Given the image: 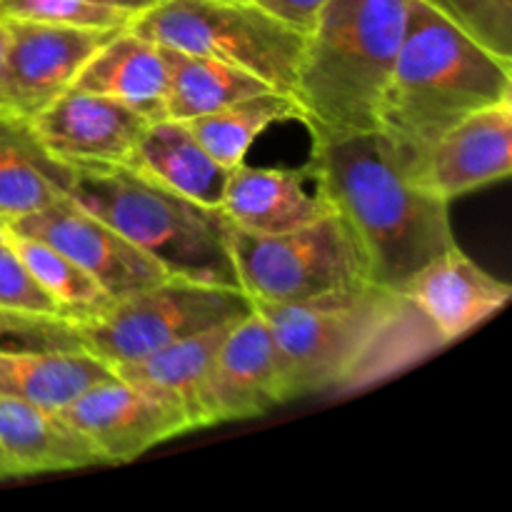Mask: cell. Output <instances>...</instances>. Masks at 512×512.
Masks as SVG:
<instances>
[{
	"label": "cell",
	"mask_w": 512,
	"mask_h": 512,
	"mask_svg": "<svg viewBox=\"0 0 512 512\" xmlns=\"http://www.w3.org/2000/svg\"><path fill=\"white\" fill-rule=\"evenodd\" d=\"M315 188L363 250L368 280L403 293L430 260L455 248L450 203L415 183L378 130L313 140Z\"/></svg>",
	"instance_id": "obj_1"
},
{
	"label": "cell",
	"mask_w": 512,
	"mask_h": 512,
	"mask_svg": "<svg viewBox=\"0 0 512 512\" xmlns=\"http://www.w3.org/2000/svg\"><path fill=\"white\" fill-rule=\"evenodd\" d=\"M512 100V63L420 0H410L378 133L413 178L428 150L468 115Z\"/></svg>",
	"instance_id": "obj_2"
},
{
	"label": "cell",
	"mask_w": 512,
	"mask_h": 512,
	"mask_svg": "<svg viewBox=\"0 0 512 512\" xmlns=\"http://www.w3.org/2000/svg\"><path fill=\"white\" fill-rule=\"evenodd\" d=\"M410 0H330L305 33L290 98L313 140L378 130Z\"/></svg>",
	"instance_id": "obj_3"
},
{
	"label": "cell",
	"mask_w": 512,
	"mask_h": 512,
	"mask_svg": "<svg viewBox=\"0 0 512 512\" xmlns=\"http://www.w3.org/2000/svg\"><path fill=\"white\" fill-rule=\"evenodd\" d=\"M68 198L128 238L173 278L240 290L230 220L128 165H68Z\"/></svg>",
	"instance_id": "obj_4"
},
{
	"label": "cell",
	"mask_w": 512,
	"mask_h": 512,
	"mask_svg": "<svg viewBox=\"0 0 512 512\" xmlns=\"http://www.w3.org/2000/svg\"><path fill=\"white\" fill-rule=\"evenodd\" d=\"M253 308L278 345L288 403L348 388L368 375L373 355L388 353L395 335L418 315L403 295L373 283L303 303H253Z\"/></svg>",
	"instance_id": "obj_5"
},
{
	"label": "cell",
	"mask_w": 512,
	"mask_h": 512,
	"mask_svg": "<svg viewBox=\"0 0 512 512\" xmlns=\"http://www.w3.org/2000/svg\"><path fill=\"white\" fill-rule=\"evenodd\" d=\"M128 28L163 48L235 65L288 95L305 43V33L255 0H158Z\"/></svg>",
	"instance_id": "obj_6"
},
{
	"label": "cell",
	"mask_w": 512,
	"mask_h": 512,
	"mask_svg": "<svg viewBox=\"0 0 512 512\" xmlns=\"http://www.w3.org/2000/svg\"><path fill=\"white\" fill-rule=\"evenodd\" d=\"M230 250L250 303H303L370 285L363 250L333 210L278 235L230 225Z\"/></svg>",
	"instance_id": "obj_7"
},
{
	"label": "cell",
	"mask_w": 512,
	"mask_h": 512,
	"mask_svg": "<svg viewBox=\"0 0 512 512\" xmlns=\"http://www.w3.org/2000/svg\"><path fill=\"white\" fill-rule=\"evenodd\" d=\"M253 313L243 290L168 275L150 288L115 300L103 315L75 325L85 350L110 368Z\"/></svg>",
	"instance_id": "obj_8"
},
{
	"label": "cell",
	"mask_w": 512,
	"mask_h": 512,
	"mask_svg": "<svg viewBox=\"0 0 512 512\" xmlns=\"http://www.w3.org/2000/svg\"><path fill=\"white\" fill-rule=\"evenodd\" d=\"M5 25L8 48L0 65V110L23 120H33L73 88L90 55L118 33L33 20H5Z\"/></svg>",
	"instance_id": "obj_9"
},
{
	"label": "cell",
	"mask_w": 512,
	"mask_h": 512,
	"mask_svg": "<svg viewBox=\"0 0 512 512\" xmlns=\"http://www.w3.org/2000/svg\"><path fill=\"white\" fill-rule=\"evenodd\" d=\"M8 233L43 240L78 263L113 300L133 295L168 278L150 255L80 208L68 195L35 213L5 220Z\"/></svg>",
	"instance_id": "obj_10"
},
{
	"label": "cell",
	"mask_w": 512,
	"mask_h": 512,
	"mask_svg": "<svg viewBox=\"0 0 512 512\" xmlns=\"http://www.w3.org/2000/svg\"><path fill=\"white\" fill-rule=\"evenodd\" d=\"M60 415L90 440L105 465L130 463L155 445L193 430L178 405L115 373L83 390L60 408Z\"/></svg>",
	"instance_id": "obj_11"
},
{
	"label": "cell",
	"mask_w": 512,
	"mask_h": 512,
	"mask_svg": "<svg viewBox=\"0 0 512 512\" xmlns=\"http://www.w3.org/2000/svg\"><path fill=\"white\" fill-rule=\"evenodd\" d=\"M288 403L278 345L258 313L235 320L225 333L203 390L200 420L203 428L230 420H248Z\"/></svg>",
	"instance_id": "obj_12"
},
{
	"label": "cell",
	"mask_w": 512,
	"mask_h": 512,
	"mask_svg": "<svg viewBox=\"0 0 512 512\" xmlns=\"http://www.w3.org/2000/svg\"><path fill=\"white\" fill-rule=\"evenodd\" d=\"M153 120L100 93L70 88L33 120L45 153L63 165H125Z\"/></svg>",
	"instance_id": "obj_13"
},
{
	"label": "cell",
	"mask_w": 512,
	"mask_h": 512,
	"mask_svg": "<svg viewBox=\"0 0 512 512\" xmlns=\"http://www.w3.org/2000/svg\"><path fill=\"white\" fill-rule=\"evenodd\" d=\"M512 173V100L488 105L450 128L420 163L415 183L445 203Z\"/></svg>",
	"instance_id": "obj_14"
},
{
	"label": "cell",
	"mask_w": 512,
	"mask_h": 512,
	"mask_svg": "<svg viewBox=\"0 0 512 512\" xmlns=\"http://www.w3.org/2000/svg\"><path fill=\"white\" fill-rule=\"evenodd\" d=\"M400 295L428 320L440 343H450L498 313L512 288L455 245L423 265Z\"/></svg>",
	"instance_id": "obj_15"
},
{
	"label": "cell",
	"mask_w": 512,
	"mask_h": 512,
	"mask_svg": "<svg viewBox=\"0 0 512 512\" xmlns=\"http://www.w3.org/2000/svg\"><path fill=\"white\" fill-rule=\"evenodd\" d=\"M220 210L235 228L278 235L323 218L330 208L315 188L310 168H253L243 163L230 173Z\"/></svg>",
	"instance_id": "obj_16"
},
{
	"label": "cell",
	"mask_w": 512,
	"mask_h": 512,
	"mask_svg": "<svg viewBox=\"0 0 512 512\" xmlns=\"http://www.w3.org/2000/svg\"><path fill=\"white\" fill-rule=\"evenodd\" d=\"M0 450L15 475L105 465L90 440L60 410L0 395Z\"/></svg>",
	"instance_id": "obj_17"
},
{
	"label": "cell",
	"mask_w": 512,
	"mask_h": 512,
	"mask_svg": "<svg viewBox=\"0 0 512 512\" xmlns=\"http://www.w3.org/2000/svg\"><path fill=\"white\" fill-rule=\"evenodd\" d=\"M125 165L208 208H220L233 173L198 143L183 120L173 118L153 120Z\"/></svg>",
	"instance_id": "obj_18"
},
{
	"label": "cell",
	"mask_w": 512,
	"mask_h": 512,
	"mask_svg": "<svg viewBox=\"0 0 512 512\" xmlns=\"http://www.w3.org/2000/svg\"><path fill=\"white\" fill-rule=\"evenodd\" d=\"M165 60L160 45L123 28L90 55L73 88L108 95L148 120L165 118Z\"/></svg>",
	"instance_id": "obj_19"
},
{
	"label": "cell",
	"mask_w": 512,
	"mask_h": 512,
	"mask_svg": "<svg viewBox=\"0 0 512 512\" xmlns=\"http://www.w3.org/2000/svg\"><path fill=\"white\" fill-rule=\"evenodd\" d=\"M70 168L50 158L30 120L0 110V223L68 195Z\"/></svg>",
	"instance_id": "obj_20"
},
{
	"label": "cell",
	"mask_w": 512,
	"mask_h": 512,
	"mask_svg": "<svg viewBox=\"0 0 512 512\" xmlns=\"http://www.w3.org/2000/svg\"><path fill=\"white\" fill-rule=\"evenodd\" d=\"M228 325L205 330V333L193 335V338L178 340V343L160 348L145 358L133 360L113 368L115 375L130 380L138 388L178 405L188 415L190 425L203 428L200 420V390H203L205 375H208L210 363L223 343Z\"/></svg>",
	"instance_id": "obj_21"
},
{
	"label": "cell",
	"mask_w": 512,
	"mask_h": 512,
	"mask_svg": "<svg viewBox=\"0 0 512 512\" xmlns=\"http://www.w3.org/2000/svg\"><path fill=\"white\" fill-rule=\"evenodd\" d=\"M160 50H163L165 73H168L165 118L185 123V120L225 108L235 100L250 98V95L263 93V90H273L268 83L235 68V65L185 53L178 48L160 45Z\"/></svg>",
	"instance_id": "obj_22"
},
{
	"label": "cell",
	"mask_w": 512,
	"mask_h": 512,
	"mask_svg": "<svg viewBox=\"0 0 512 512\" xmlns=\"http://www.w3.org/2000/svg\"><path fill=\"white\" fill-rule=\"evenodd\" d=\"M113 375V368L78 353H0V395L60 410L90 385Z\"/></svg>",
	"instance_id": "obj_23"
},
{
	"label": "cell",
	"mask_w": 512,
	"mask_h": 512,
	"mask_svg": "<svg viewBox=\"0 0 512 512\" xmlns=\"http://www.w3.org/2000/svg\"><path fill=\"white\" fill-rule=\"evenodd\" d=\"M283 120H298L295 100L288 93L263 90L208 115L185 120V125L220 165L233 170L245 163V155L260 133Z\"/></svg>",
	"instance_id": "obj_24"
},
{
	"label": "cell",
	"mask_w": 512,
	"mask_h": 512,
	"mask_svg": "<svg viewBox=\"0 0 512 512\" xmlns=\"http://www.w3.org/2000/svg\"><path fill=\"white\" fill-rule=\"evenodd\" d=\"M5 238L18 250L25 268L38 280L40 288L55 300V305L60 308V318L68 320V323H88L115 303L78 263H73L68 255L55 250L53 245L8 233V230H5Z\"/></svg>",
	"instance_id": "obj_25"
},
{
	"label": "cell",
	"mask_w": 512,
	"mask_h": 512,
	"mask_svg": "<svg viewBox=\"0 0 512 512\" xmlns=\"http://www.w3.org/2000/svg\"><path fill=\"white\" fill-rule=\"evenodd\" d=\"M468 38L512 63V0H420Z\"/></svg>",
	"instance_id": "obj_26"
},
{
	"label": "cell",
	"mask_w": 512,
	"mask_h": 512,
	"mask_svg": "<svg viewBox=\"0 0 512 512\" xmlns=\"http://www.w3.org/2000/svg\"><path fill=\"white\" fill-rule=\"evenodd\" d=\"M0 18L90 30H123L133 15L100 0H0Z\"/></svg>",
	"instance_id": "obj_27"
},
{
	"label": "cell",
	"mask_w": 512,
	"mask_h": 512,
	"mask_svg": "<svg viewBox=\"0 0 512 512\" xmlns=\"http://www.w3.org/2000/svg\"><path fill=\"white\" fill-rule=\"evenodd\" d=\"M85 350L78 328L53 315L0 308V353H78Z\"/></svg>",
	"instance_id": "obj_28"
},
{
	"label": "cell",
	"mask_w": 512,
	"mask_h": 512,
	"mask_svg": "<svg viewBox=\"0 0 512 512\" xmlns=\"http://www.w3.org/2000/svg\"><path fill=\"white\" fill-rule=\"evenodd\" d=\"M0 308L60 318V308L55 305V300L30 275L23 258L8 238L0 240Z\"/></svg>",
	"instance_id": "obj_29"
},
{
	"label": "cell",
	"mask_w": 512,
	"mask_h": 512,
	"mask_svg": "<svg viewBox=\"0 0 512 512\" xmlns=\"http://www.w3.org/2000/svg\"><path fill=\"white\" fill-rule=\"evenodd\" d=\"M260 8L268 10L278 20H283L290 28L308 33L318 20L320 10L330 3V0H255Z\"/></svg>",
	"instance_id": "obj_30"
},
{
	"label": "cell",
	"mask_w": 512,
	"mask_h": 512,
	"mask_svg": "<svg viewBox=\"0 0 512 512\" xmlns=\"http://www.w3.org/2000/svg\"><path fill=\"white\" fill-rule=\"evenodd\" d=\"M100 3L113 5V8H118V10H125V13H130L135 18V15L143 13V10H148L150 5H155L158 0H100Z\"/></svg>",
	"instance_id": "obj_31"
},
{
	"label": "cell",
	"mask_w": 512,
	"mask_h": 512,
	"mask_svg": "<svg viewBox=\"0 0 512 512\" xmlns=\"http://www.w3.org/2000/svg\"><path fill=\"white\" fill-rule=\"evenodd\" d=\"M5 48H8V25H5V20H0V65H3Z\"/></svg>",
	"instance_id": "obj_32"
},
{
	"label": "cell",
	"mask_w": 512,
	"mask_h": 512,
	"mask_svg": "<svg viewBox=\"0 0 512 512\" xmlns=\"http://www.w3.org/2000/svg\"><path fill=\"white\" fill-rule=\"evenodd\" d=\"M13 475H15L13 465L8 463V458H5L3 450H0V478H13Z\"/></svg>",
	"instance_id": "obj_33"
},
{
	"label": "cell",
	"mask_w": 512,
	"mask_h": 512,
	"mask_svg": "<svg viewBox=\"0 0 512 512\" xmlns=\"http://www.w3.org/2000/svg\"><path fill=\"white\" fill-rule=\"evenodd\" d=\"M5 238V228H3V223H0V240Z\"/></svg>",
	"instance_id": "obj_34"
}]
</instances>
